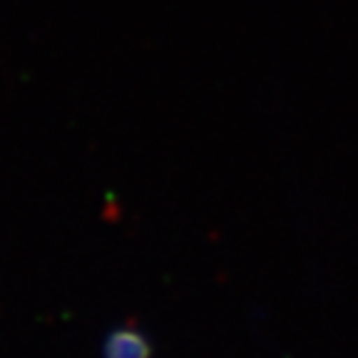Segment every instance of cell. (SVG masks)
Returning a JSON list of instances; mask_svg holds the SVG:
<instances>
[{"label":"cell","instance_id":"1","mask_svg":"<svg viewBox=\"0 0 358 358\" xmlns=\"http://www.w3.org/2000/svg\"><path fill=\"white\" fill-rule=\"evenodd\" d=\"M102 358H152V346L142 331L122 326L107 336Z\"/></svg>","mask_w":358,"mask_h":358}]
</instances>
